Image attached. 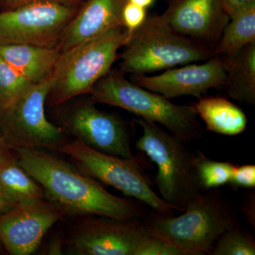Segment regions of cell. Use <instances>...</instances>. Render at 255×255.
I'll list each match as a JSON object with an SVG mask.
<instances>
[{
  "label": "cell",
  "instance_id": "1",
  "mask_svg": "<svg viewBox=\"0 0 255 255\" xmlns=\"http://www.w3.org/2000/svg\"><path fill=\"white\" fill-rule=\"evenodd\" d=\"M20 165L43 189L45 197L63 213L119 220L145 219L136 203L114 196L100 182L39 148H15Z\"/></svg>",
  "mask_w": 255,
  "mask_h": 255
},
{
  "label": "cell",
  "instance_id": "2",
  "mask_svg": "<svg viewBox=\"0 0 255 255\" xmlns=\"http://www.w3.org/2000/svg\"><path fill=\"white\" fill-rule=\"evenodd\" d=\"M180 216L146 215L149 235L167 240L182 255H211L220 236L238 223L237 214L216 189L202 191Z\"/></svg>",
  "mask_w": 255,
  "mask_h": 255
},
{
  "label": "cell",
  "instance_id": "3",
  "mask_svg": "<svg viewBox=\"0 0 255 255\" xmlns=\"http://www.w3.org/2000/svg\"><path fill=\"white\" fill-rule=\"evenodd\" d=\"M125 46L120 67L134 75L206 61L216 55L213 47L174 31L163 14L147 17Z\"/></svg>",
  "mask_w": 255,
  "mask_h": 255
},
{
  "label": "cell",
  "instance_id": "4",
  "mask_svg": "<svg viewBox=\"0 0 255 255\" xmlns=\"http://www.w3.org/2000/svg\"><path fill=\"white\" fill-rule=\"evenodd\" d=\"M142 129L137 150L156 164L155 184L162 200L175 211H183L202 191L196 176L195 152L186 142L166 132L155 123L137 117Z\"/></svg>",
  "mask_w": 255,
  "mask_h": 255
},
{
  "label": "cell",
  "instance_id": "5",
  "mask_svg": "<svg viewBox=\"0 0 255 255\" xmlns=\"http://www.w3.org/2000/svg\"><path fill=\"white\" fill-rule=\"evenodd\" d=\"M90 93L96 102L120 107L139 118L161 124L183 141L196 140L202 135L193 105H175L119 74L106 75L92 87Z\"/></svg>",
  "mask_w": 255,
  "mask_h": 255
},
{
  "label": "cell",
  "instance_id": "6",
  "mask_svg": "<svg viewBox=\"0 0 255 255\" xmlns=\"http://www.w3.org/2000/svg\"><path fill=\"white\" fill-rule=\"evenodd\" d=\"M128 39L127 30L120 25L61 53L53 73L50 90L55 103L59 105L90 92L99 80L110 73L119 50Z\"/></svg>",
  "mask_w": 255,
  "mask_h": 255
},
{
  "label": "cell",
  "instance_id": "7",
  "mask_svg": "<svg viewBox=\"0 0 255 255\" xmlns=\"http://www.w3.org/2000/svg\"><path fill=\"white\" fill-rule=\"evenodd\" d=\"M55 150L69 156L80 170L99 182L122 191L148 206L156 214L172 216L175 210L152 189V182L135 157L123 158L96 150L75 139L63 142Z\"/></svg>",
  "mask_w": 255,
  "mask_h": 255
},
{
  "label": "cell",
  "instance_id": "8",
  "mask_svg": "<svg viewBox=\"0 0 255 255\" xmlns=\"http://www.w3.org/2000/svg\"><path fill=\"white\" fill-rule=\"evenodd\" d=\"M53 84L52 74L33 84L8 108L5 117V135L15 148L55 149L64 142L63 130L45 115V102Z\"/></svg>",
  "mask_w": 255,
  "mask_h": 255
},
{
  "label": "cell",
  "instance_id": "9",
  "mask_svg": "<svg viewBox=\"0 0 255 255\" xmlns=\"http://www.w3.org/2000/svg\"><path fill=\"white\" fill-rule=\"evenodd\" d=\"M65 3L37 1L0 13V46L31 44L49 46L73 17Z\"/></svg>",
  "mask_w": 255,
  "mask_h": 255
},
{
  "label": "cell",
  "instance_id": "10",
  "mask_svg": "<svg viewBox=\"0 0 255 255\" xmlns=\"http://www.w3.org/2000/svg\"><path fill=\"white\" fill-rule=\"evenodd\" d=\"M148 236L144 219L102 216L85 223L70 243L74 252L80 255H135Z\"/></svg>",
  "mask_w": 255,
  "mask_h": 255
},
{
  "label": "cell",
  "instance_id": "11",
  "mask_svg": "<svg viewBox=\"0 0 255 255\" xmlns=\"http://www.w3.org/2000/svg\"><path fill=\"white\" fill-rule=\"evenodd\" d=\"M68 130L76 140L96 150L123 158H132L130 130L122 119L98 110L90 102L72 111L67 120Z\"/></svg>",
  "mask_w": 255,
  "mask_h": 255
},
{
  "label": "cell",
  "instance_id": "12",
  "mask_svg": "<svg viewBox=\"0 0 255 255\" xmlns=\"http://www.w3.org/2000/svg\"><path fill=\"white\" fill-rule=\"evenodd\" d=\"M63 213L45 200L18 204L0 216V241L12 255H29Z\"/></svg>",
  "mask_w": 255,
  "mask_h": 255
},
{
  "label": "cell",
  "instance_id": "13",
  "mask_svg": "<svg viewBox=\"0 0 255 255\" xmlns=\"http://www.w3.org/2000/svg\"><path fill=\"white\" fill-rule=\"evenodd\" d=\"M227 73L223 60L217 55L204 63L187 64L182 68L168 69L155 76H133L134 83L168 100L182 96L200 98L211 89L225 87Z\"/></svg>",
  "mask_w": 255,
  "mask_h": 255
},
{
  "label": "cell",
  "instance_id": "14",
  "mask_svg": "<svg viewBox=\"0 0 255 255\" xmlns=\"http://www.w3.org/2000/svg\"><path fill=\"white\" fill-rule=\"evenodd\" d=\"M163 16L177 33L214 49L230 20L220 0H172Z\"/></svg>",
  "mask_w": 255,
  "mask_h": 255
},
{
  "label": "cell",
  "instance_id": "15",
  "mask_svg": "<svg viewBox=\"0 0 255 255\" xmlns=\"http://www.w3.org/2000/svg\"><path fill=\"white\" fill-rule=\"evenodd\" d=\"M127 0H89L64 30L60 50L67 51L122 23Z\"/></svg>",
  "mask_w": 255,
  "mask_h": 255
},
{
  "label": "cell",
  "instance_id": "16",
  "mask_svg": "<svg viewBox=\"0 0 255 255\" xmlns=\"http://www.w3.org/2000/svg\"><path fill=\"white\" fill-rule=\"evenodd\" d=\"M59 49L31 44L0 46V57L32 83L43 81L53 74L59 60Z\"/></svg>",
  "mask_w": 255,
  "mask_h": 255
},
{
  "label": "cell",
  "instance_id": "17",
  "mask_svg": "<svg viewBox=\"0 0 255 255\" xmlns=\"http://www.w3.org/2000/svg\"><path fill=\"white\" fill-rule=\"evenodd\" d=\"M193 107L208 131L233 136L244 132L248 127L246 114L224 97L203 96Z\"/></svg>",
  "mask_w": 255,
  "mask_h": 255
},
{
  "label": "cell",
  "instance_id": "18",
  "mask_svg": "<svg viewBox=\"0 0 255 255\" xmlns=\"http://www.w3.org/2000/svg\"><path fill=\"white\" fill-rule=\"evenodd\" d=\"M227 73L225 87L233 100L255 105V42L231 57H221Z\"/></svg>",
  "mask_w": 255,
  "mask_h": 255
},
{
  "label": "cell",
  "instance_id": "19",
  "mask_svg": "<svg viewBox=\"0 0 255 255\" xmlns=\"http://www.w3.org/2000/svg\"><path fill=\"white\" fill-rule=\"evenodd\" d=\"M0 194L14 205L44 200L43 189L20 165L16 157L0 150Z\"/></svg>",
  "mask_w": 255,
  "mask_h": 255
},
{
  "label": "cell",
  "instance_id": "20",
  "mask_svg": "<svg viewBox=\"0 0 255 255\" xmlns=\"http://www.w3.org/2000/svg\"><path fill=\"white\" fill-rule=\"evenodd\" d=\"M255 42V2L238 10L230 16L223 30L215 54L231 57L248 45Z\"/></svg>",
  "mask_w": 255,
  "mask_h": 255
},
{
  "label": "cell",
  "instance_id": "21",
  "mask_svg": "<svg viewBox=\"0 0 255 255\" xmlns=\"http://www.w3.org/2000/svg\"><path fill=\"white\" fill-rule=\"evenodd\" d=\"M235 164L208 158L200 151L195 152V167L198 182L201 191L217 189L228 184Z\"/></svg>",
  "mask_w": 255,
  "mask_h": 255
},
{
  "label": "cell",
  "instance_id": "22",
  "mask_svg": "<svg viewBox=\"0 0 255 255\" xmlns=\"http://www.w3.org/2000/svg\"><path fill=\"white\" fill-rule=\"evenodd\" d=\"M33 83L0 57V109L8 108Z\"/></svg>",
  "mask_w": 255,
  "mask_h": 255
},
{
  "label": "cell",
  "instance_id": "23",
  "mask_svg": "<svg viewBox=\"0 0 255 255\" xmlns=\"http://www.w3.org/2000/svg\"><path fill=\"white\" fill-rule=\"evenodd\" d=\"M211 255H254L255 241L239 223L223 233L215 243Z\"/></svg>",
  "mask_w": 255,
  "mask_h": 255
},
{
  "label": "cell",
  "instance_id": "24",
  "mask_svg": "<svg viewBox=\"0 0 255 255\" xmlns=\"http://www.w3.org/2000/svg\"><path fill=\"white\" fill-rule=\"evenodd\" d=\"M135 255H182L177 247L162 238L149 235Z\"/></svg>",
  "mask_w": 255,
  "mask_h": 255
},
{
  "label": "cell",
  "instance_id": "25",
  "mask_svg": "<svg viewBox=\"0 0 255 255\" xmlns=\"http://www.w3.org/2000/svg\"><path fill=\"white\" fill-rule=\"evenodd\" d=\"M145 8L137 6L127 1L122 9V23L128 33L129 37L145 22L147 18Z\"/></svg>",
  "mask_w": 255,
  "mask_h": 255
},
{
  "label": "cell",
  "instance_id": "26",
  "mask_svg": "<svg viewBox=\"0 0 255 255\" xmlns=\"http://www.w3.org/2000/svg\"><path fill=\"white\" fill-rule=\"evenodd\" d=\"M234 189L245 188L255 189V165L254 164H243L235 166L232 176L228 183Z\"/></svg>",
  "mask_w": 255,
  "mask_h": 255
},
{
  "label": "cell",
  "instance_id": "27",
  "mask_svg": "<svg viewBox=\"0 0 255 255\" xmlns=\"http://www.w3.org/2000/svg\"><path fill=\"white\" fill-rule=\"evenodd\" d=\"M223 9L230 16L236 13L238 10L243 9L245 6L255 2V0H220Z\"/></svg>",
  "mask_w": 255,
  "mask_h": 255
},
{
  "label": "cell",
  "instance_id": "28",
  "mask_svg": "<svg viewBox=\"0 0 255 255\" xmlns=\"http://www.w3.org/2000/svg\"><path fill=\"white\" fill-rule=\"evenodd\" d=\"M255 191H253V192H251L247 199L243 209V214L246 215L249 223L254 227L255 226Z\"/></svg>",
  "mask_w": 255,
  "mask_h": 255
},
{
  "label": "cell",
  "instance_id": "29",
  "mask_svg": "<svg viewBox=\"0 0 255 255\" xmlns=\"http://www.w3.org/2000/svg\"><path fill=\"white\" fill-rule=\"evenodd\" d=\"M70 1H73V0H4L6 4L14 6V7L28 4V3L37 2V1H53V2L65 3V2Z\"/></svg>",
  "mask_w": 255,
  "mask_h": 255
},
{
  "label": "cell",
  "instance_id": "30",
  "mask_svg": "<svg viewBox=\"0 0 255 255\" xmlns=\"http://www.w3.org/2000/svg\"><path fill=\"white\" fill-rule=\"evenodd\" d=\"M16 206L12 203L10 202L1 194H0V214H2L4 213L7 212Z\"/></svg>",
  "mask_w": 255,
  "mask_h": 255
},
{
  "label": "cell",
  "instance_id": "31",
  "mask_svg": "<svg viewBox=\"0 0 255 255\" xmlns=\"http://www.w3.org/2000/svg\"><path fill=\"white\" fill-rule=\"evenodd\" d=\"M132 4L137 5V6H141V7L147 8L150 7L155 2V0H128Z\"/></svg>",
  "mask_w": 255,
  "mask_h": 255
},
{
  "label": "cell",
  "instance_id": "32",
  "mask_svg": "<svg viewBox=\"0 0 255 255\" xmlns=\"http://www.w3.org/2000/svg\"><path fill=\"white\" fill-rule=\"evenodd\" d=\"M3 147H4V146H2V147H0V150H2Z\"/></svg>",
  "mask_w": 255,
  "mask_h": 255
}]
</instances>
